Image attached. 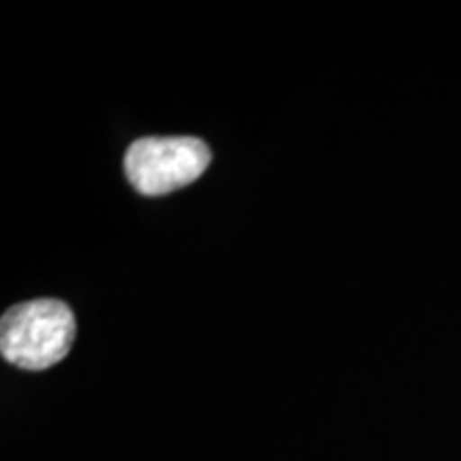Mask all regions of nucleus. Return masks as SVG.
Segmentation results:
<instances>
[{
  "label": "nucleus",
  "instance_id": "1",
  "mask_svg": "<svg viewBox=\"0 0 461 461\" xmlns=\"http://www.w3.org/2000/svg\"><path fill=\"white\" fill-rule=\"evenodd\" d=\"M75 314L60 299L17 303L0 321V353L20 370L41 372L60 363L75 342Z\"/></svg>",
  "mask_w": 461,
  "mask_h": 461
},
{
  "label": "nucleus",
  "instance_id": "2",
  "mask_svg": "<svg viewBox=\"0 0 461 461\" xmlns=\"http://www.w3.org/2000/svg\"><path fill=\"white\" fill-rule=\"evenodd\" d=\"M212 152L197 137H143L126 149V177L137 193L160 197L203 176Z\"/></svg>",
  "mask_w": 461,
  "mask_h": 461
}]
</instances>
